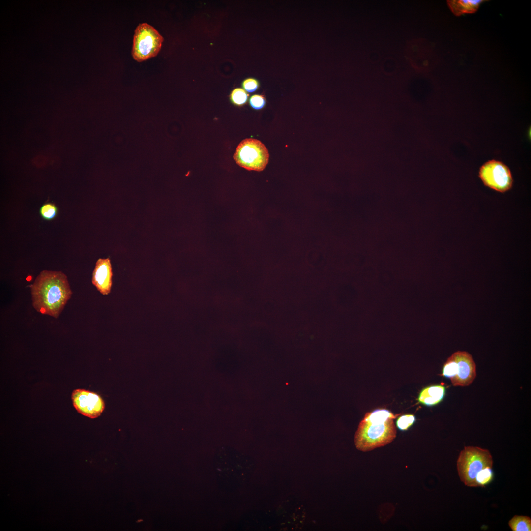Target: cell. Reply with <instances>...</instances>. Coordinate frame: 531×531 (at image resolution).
<instances>
[{
    "label": "cell",
    "instance_id": "6da1fadb",
    "mask_svg": "<svg viewBox=\"0 0 531 531\" xmlns=\"http://www.w3.org/2000/svg\"><path fill=\"white\" fill-rule=\"evenodd\" d=\"M30 290L34 308L55 318L72 294L67 276L61 271H41L30 285Z\"/></svg>",
    "mask_w": 531,
    "mask_h": 531
},
{
    "label": "cell",
    "instance_id": "7a4b0ae2",
    "mask_svg": "<svg viewBox=\"0 0 531 531\" xmlns=\"http://www.w3.org/2000/svg\"><path fill=\"white\" fill-rule=\"evenodd\" d=\"M397 416L385 409L367 413L355 434L356 448L367 452L391 443L396 436L393 419Z\"/></svg>",
    "mask_w": 531,
    "mask_h": 531
},
{
    "label": "cell",
    "instance_id": "3957f363",
    "mask_svg": "<svg viewBox=\"0 0 531 531\" xmlns=\"http://www.w3.org/2000/svg\"><path fill=\"white\" fill-rule=\"evenodd\" d=\"M493 458L489 451L477 446L464 447L457 461L461 481L467 486L475 487L476 477L484 468L493 466Z\"/></svg>",
    "mask_w": 531,
    "mask_h": 531
},
{
    "label": "cell",
    "instance_id": "277c9868",
    "mask_svg": "<svg viewBox=\"0 0 531 531\" xmlns=\"http://www.w3.org/2000/svg\"><path fill=\"white\" fill-rule=\"evenodd\" d=\"M164 39L150 25L144 23L136 28L133 38L132 55L138 62H142L157 56Z\"/></svg>",
    "mask_w": 531,
    "mask_h": 531
},
{
    "label": "cell",
    "instance_id": "5b68a950",
    "mask_svg": "<svg viewBox=\"0 0 531 531\" xmlns=\"http://www.w3.org/2000/svg\"><path fill=\"white\" fill-rule=\"evenodd\" d=\"M269 153L260 141L247 138L237 147L233 156L236 163L248 170L263 171L269 160Z\"/></svg>",
    "mask_w": 531,
    "mask_h": 531
},
{
    "label": "cell",
    "instance_id": "8992f818",
    "mask_svg": "<svg viewBox=\"0 0 531 531\" xmlns=\"http://www.w3.org/2000/svg\"><path fill=\"white\" fill-rule=\"evenodd\" d=\"M478 177L485 186L502 193L510 190L513 184L509 167L495 159L486 162L480 167Z\"/></svg>",
    "mask_w": 531,
    "mask_h": 531
},
{
    "label": "cell",
    "instance_id": "52a82bcc",
    "mask_svg": "<svg viewBox=\"0 0 531 531\" xmlns=\"http://www.w3.org/2000/svg\"><path fill=\"white\" fill-rule=\"evenodd\" d=\"M452 361L453 377L450 380L454 386H467L476 376V365L472 356L466 351H458L450 357Z\"/></svg>",
    "mask_w": 531,
    "mask_h": 531
},
{
    "label": "cell",
    "instance_id": "ba28073f",
    "mask_svg": "<svg viewBox=\"0 0 531 531\" xmlns=\"http://www.w3.org/2000/svg\"><path fill=\"white\" fill-rule=\"evenodd\" d=\"M71 398L78 412L90 418L99 416L105 408L102 398L98 394L88 390L75 389L72 392Z\"/></svg>",
    "mask_w": 531,
    "mask_h": 531
},
{
    "label": "cell",
    "instance_id": "9c48e42d",
    "mask_svg": "<svg viewBox=\"0 0 531 531\" xmlns=\"http://www.w3.org/2000/svg\"><path fill=\"white\" fill-rule=\"evenodd\" d=\"M112 277V268L110 259H99L96 263L92 273V283L103 295H107L110 293Z\"/></svg>",
    "mask_w": 531,
    "mask_h": 531
},
{
    "label": "cell",
    "instance_id": "30bf717a",
    "mask_svg": "<svg viewBox=\"0 0 531 531\" xmlns=\"http://www.w3.org/2000/svg\"><path fill=\"white\" fill-rule=\"evenodd\" d=\"M446 388L442 385H433L423 388L420 392L417 400L426 406H433L440 403L444 398Z\"/></svg>",
    "mask_w": 531,
    "mask_h": 531
},
{
    "label": "cell",
    "instance_id": "8fae6325",
    "mask_svg": "<svg viewBox=\"0 0 531 531\" xmlns=\"http://www.w3.org/2000/svg\"><path fill=\"white\" fill-rule=\"evenodd\" d=\"M485 0H450L447 4L452 13L456 16L466 13H473L478 9L480 5L486 1Z\"/></svg>",
    "mask_w": 531,
    "mask_h": 531
},
{
    "label": "cell",
    "instance_id": "7c38bea8",
    "mask_svg": "<svg viewBox=\"0 0 531 531\" xmlns=\"http://www.w3.org/2000/svg\"><path fill=\"white\" fill-rule=\"evenodd\" d=\"M513 531H531V519L526 516L515 515L508 522Z\"/></svg>",
    "mask_w": 531,
    "mask_h": 531
},
{
    "label": "cell",
    "instance_id": "4fadbf2b",
    "mask_svg": "<svg viewBox=\"0 0 531 531\" xmlns=\"http://www.w3.org/2000/svg\"><path fill=\"white\" fill-rule=\"evenodd\" d=\"M492 467H488L482 469L476 477L477 487H484L489 484L493 479Z\"/></svg>",
    "mask_w": 531,
    "mask_h": 531
},
{
    "label": "cell",
    "instance_id": "5bb4252c",
    "mask_svg": "<svg viewBox=\"0 0 531 531\" xmlns=\"http://www.w3.org/2000/svg\"><path fill=\"white\" fill-rule=\"evenodd\" d=\"M249 95L241 88H236L232 90L230 98L231 102L236 106H242L246 104Z\"/></svg>",
    "mask_w": 531,
    "mask_h": 531
},
{
    "label": "cell",
    "instance_id": "9a60e30c",
    "mask_svg": "<svg viewBox=\"0 0 531 531\" xmlns=\"http://www.w3.org/2000/svg\"><path fill=\"white\" fill-rule=\"evenodd\" d=\"M416 421V417L413 414H404L398 417L396 421L397 428L402 431L408 430Z\"/></svg>",
    "mask_w": 531,
    "mask_h": 531
},
{
    "label": "cell",
    "instance_id": "2e32d148",
    "mask_svg": "<svg viewBox=\"0 0 531 531\" xmlns=\"http://www.w3.org/2000/svg\"><path fill=\"white\" fill-rule=\"evenodd\" d=\"M58 212V208L56 205L53 203H46L43 205L40 208V214L42 217L46 220H51L54 219Z\"/></svg>",
    "mask_w": 531,
    "mask_h": 531
},
{
    "label": "cell",
    "instance_id": "e0dca14e",
    "mask_svg": "<svg viewBox=\"0 0 531 531\" xmlns=\"http://www.w3.org/2000/svg\"><path fill=\"white\" fill-rule=\"evenodd\" d=\"M250 106L255 110H260L264 107L266 104V99L264 95L255 94L249 99Z\"/></svg>",
    "mask_w": 531,
    "mask_h": 531
},
{
    "label": "cell",
    "instance_id": "ac0fdd59",
    "mask_svg": "<svg viewBox=\"0 0 531 531\" xmlns=\"http://www.w3.org/2000/svg\"><path fill=\"white\" fill-rule=\"evenodd\" d=\"M243 88L248 92L255 91L259 87V81L253 78H248L245 79L242 83Z\"/></svg>",
    "mask_w": 531,
    "mask_h": 531
}]
</instances>
